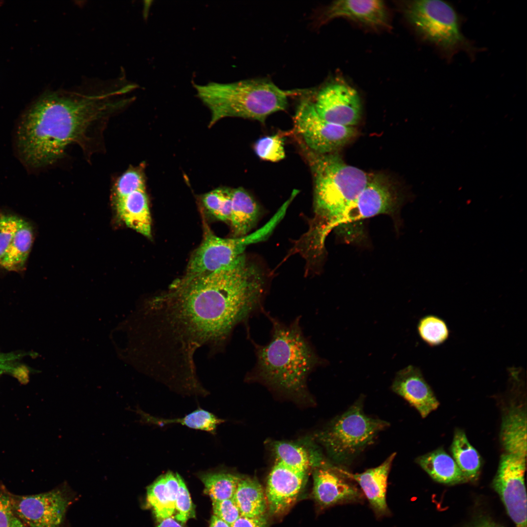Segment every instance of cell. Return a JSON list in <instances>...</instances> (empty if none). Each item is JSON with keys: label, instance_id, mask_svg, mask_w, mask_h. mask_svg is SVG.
<instances>
[{"label": "cell", "instance_id": "cell-1", "mask_svg": "<svg viewBox=\"0 0 527 527\" xmlns=\"http://www.w3.org/2000/svg\"><path fill=\"white\" fill-rule=\"evenodd\" d=\"M265 282L245 259L215 271L180 278L144 304L148 321L150 371L169 387L200 385L195 351H222L234 328L261 307Z\"/></svg>", "mask_w": 527, "mask_h": 527}, {"label": "cell", "instance_id": "cell-2", "mask_svg": "<svg viewBox=\"0 0 527 527\" xmlns=\"http://www.w3.org/2000/svg\"><path fill=\"white\" fill-rule=\"evenodd\" d=\"M135 89L122 83L106 89L46 92L22 117L17 131V146L24 164L40 168L61 158L67 148L81 144L97 122L129 103L127 95Z\"/></svg>", "mask_w": 527, "mask_h": 527}, {"label": "cell", "instance_id": "cell-3", "mask_svg": "<svg viewBox=\"0 0 527 527\" xmlns=\"http://www.w3.org/2000/svg\"><path fill=\"white\" fill-rule=\"evenodd\" d=\"M314 180V216L300 239L307 249L323 251L328 233L367 183L370 174L346 163L336 152L321 154L305 146Z\"/></svg>", "mask_w": 527, "mask_h": 527}, {"label": "cell", "instance_id": "cell-4", "mask_svg": "<svg viewBox=\"0 0 527 527\" xmlns=\"http://www.w3.org/2000/svg\"><path fill=\"white\" fill-rule=\"evenodd\" d=\"M269 317L271 339L265 345L254 344L257 361L250 376L288 393H304L309 374L326 363L304 337L298 319L286 324Z\"/></svg>", "mask_w": 527, "mask_h": 527}, {"label": "cell", "instance_id": "cell-5", "mask_svg": "<svg viewBox=\"0 0 527 527\" xmlns=\"http://www.w3.org/2000/svg\"><path fill=\"white\" fill-rule=\"evenodd\" d=\"M197 95L209 109V126L226 117H240L264 122L270 114L284 110L287 93L266 79L221 83L194 84Z\"/></svg>", "mask_w": 527, "mask_h": 527}, {"label": "cell", "instance_id": "cell-6", "mask_svg": "<svg viewBox=\"0 0 527 527\" xmlns=\"http://www.w3.org/2000/svg\"><path fill=\"white\" fill-rule=\"evenodd\" d=\"M406 15L425 41L449 61L460 51L474 58L477 52L463 34L460 15L453 5L440 0H419L406 4Z\"/></svg>", "mask_w": 527, "mask_h": 527}, {"label": "cell", "instance_id": "cell-7", "mask_svg": "<svg viewBox=\"0 0 527 527\" xmlns=\"http://www.w3.org/2000/svg\"><path fill=\"white\" fill-rule=\"evenodd\" d=\"M363 403V399H359L318 435L329 455L338 464H350L374 442L380 432L389 426L385 421L367 416Z\"/></svg>", "mask_w": 527, "mask_h": 527}, {"label": "cell", "instance_id": "cell-8", "mask_svg": "<svg viewBox=\"0 0 527 527\" xmlns=\"http://www.w3.org/2000/svg\"><path fill=\"white\" fill-rule=\"evenodd\" d=\"M280 220L272 217L258 230L245 236L222 238L206 229L204 239L192 254L182 278L188 279L226 267L244 255L246 247L264 241L273 232Z\"/></svg>", "mask_w": 527, "mask_h": 527}, {"label": "cell", "instance_id": "cell-9", "mask_svg": "<svg viewBox=\"0 0 527 527\" xmlns=\"http://www.w3.org/2000/svg\"><path fill=\"white\" fill-rule=\"evenodd\" d=\"M144 167H132L114 183L113 201L120 218L129 227L152 238L151 217L146 192Z\"/></svg>", "mask_w": 527, "mask_h": 527}, {"label": "cell", "instance_id": "cell-10", "mask_svg": "<svg viewBox=\"0 0 527 527\" xmlns=\"http://www.w3.org/2000/svg\"><path fill=\"white\" fill-rule=\"evenodd\" d=\"M296 132L303 139L305 146L321 154L335 152L355 135L353 126L336 124L322 119L309 99L302 101L294 117Z\"/></svg>", "mask_w": 527, "mask_h": 527}, {"label": "cell", "instance_id": "cell-11", "mask_svg": "<svg viewBox=\"0 0 527 527\" xmlns=\"http://www.w3.org/2000/svg\"><path fill=\"white\" fill-rule=\"evenodd\" d=\"M526 458L505 453L500 458L492 486L516 527H527Z\"/></svg>", "mask_w": 527, "mask_h": 527}, {"label": "cell", "instance_id": "cell-12", "mask_svg": "<svg viewBox=\"0 0 527 527\" xmlns=\"http://www.w3.org/2000/svg\"><path fill=\"white\" fill-rule=\"evenodd\" d=\"M398 205L392 184L382 174H371L367 184L337 221L335 228L381 214H391Z\"/></svg>", "mask_w": 527, "mask_h": 527}, {"label": "cell", "instance_id": "cell-13", "mask_svg": "<svg viewBox=\"0 0 527 527\" xmlns=\"http://www.w3.org/2000/svg\"><path fill=\"white\" fill-rule=\"evenodd\" d=\"M15 516L29 527H59L70 501L60 489L30 495L11 494Z\"/></svg>", "mask_w": 527, "mask_h": 527}, {"label": "cell", "instance_id": "cell-14", "mask_svg": "<svg viewBox=\"0 0 527 527\" xmlns=\"http://www.w3.org/2000/svg\"><path fill=\"white\" fill-rule=\"evenodd\" d=\"M314 104L322 119L334 124L353 126L361 118L359 94L345 82L336 81L323 86L318 92Z\"/></svg>", "mask_w": 527, "mask_h": 527}, {"label": "cell", "instance_id": "cell-15", "mask_svg": "<svg viewBox=\"0 0 527 527\" xmlns=\"http://www.w3.org/2000/svg\"><path fill=\"white\" fill-rule=\"evenodd\" d=\"M34 240L31 223L15 215L0 214V265L10 271L23 270Z\"/></svg>", "mask_w": 527, "mask_h": 527}, {"label": "cell", "instance_id": "cell-16", "mask_svg": "<svg viewBox=\"0 0 527 527\" xmlns=\"http://www.w3.org/2000/svg\"><path fill=\"white\" fill-rule=\"evenodd\" d=\"M345 470L325 463L315 469L313 494L323 507L360 502L364 494L345 474Z\"/></svg>", "mask_w": 527, "mask_h": 527}, {"label": "cell", "instance_id": "cell-17", "mask_svg": "<svg viewBox=\"0 0 527 527\" xmlns=\"http://www.w3.org/2000/svg\"><path fill=\"white\" fill-rule=\"evenodd\" d=\"M307 472L276 460L268 477L265 493L267 507L272 513H281L294 503Z\"/></svg>", "mask_w": 527, "mask_h": 527}, {"label": "cell", "instance_id": "cell-18", "mask_svg": "<svg viewBox=\"0 0 527 527\" xmlns=\"http://www.w3.org/2000/svg\"><path fill=\"white\" fill-rule=\"evenodd\" d=\"M391 390L414 407L422 418L435 410L439 403L421 369L409 365L397 371Z\"/></svg>", "mask_w": 527, "mask_h": 527}, {"label": "cell", "instance_id": "cell-19", "mask_svg": "<svg viewBox=\"0 0 527 527\" xmlns=\"http://www.w3.org/2000/svg\"><path fill=\"white\" fill-rule=\"evenodd\" d=\"M336 18H344L377 28L389 27L386 7L381 0H337L324 10L322 22Z\"/></svg>", "mask_w": 527, "mask_h": 527}, {"label": "cell", "instance_id": "cell-20", "mask_svg": "<svg viewBox=\"0 0 527 527\" xmlns=\"http://www.w3.org/2000/svg\"><path fill=\"white\" fill-rule=\"evenodd\" d=\"M396 453L391 454L380 466L361 473L345 471L347 476L358 483L367 499L371 507L378 517L390 513L386 500L387 482L393 461Z\"/></svg>", "mask_w": 527, "mask_h": 527}, {"label": "cell", "instance_id": "cell-21", "mask_svg": "<svg viewBox=\"0 0 527 527\" xmlns=\"http://www.w3.org/2000/svg\"><path fill=\"white\" fill-rule=\"evenodd\" d=\"M500 440L506 453L526 458L527 413L523 407L512 406L504 415Z\"/></svg>", "mask_w": 527, "mask_h": 527}, {"label": "cell", "instance_id": "cell-22", "mask_svg": "<svg viewBox=\"0 0 527 527\" xmlns=\"http://www.w3.org/2000/svg\"><path fill=\"white\" fill-rule=\"evenodd\" d=\"M180 487L178 477L171 473L162 474L147 488L146 499L157 519L172 517Z\"/></svg>", "mask_w": 527, "mask_h": 527}, {"label": "cell", "instance_id": "cell-23", "mask_svg": "<svg viewBox=\"0 0 527 527\" xmlns=\"http://www.w3.org/2000/svg\"><path fill=\"white\" fill-rule=\"evenodd\" d=\"M231 209L229 223L233 236L248 234L259 215V207L253 198L243 188L231 189Z\"/></svg>", "mask_w": 527, "mask_h": 527}, {"label": "cell", "instance_id": "cell-24", "mask_svg": "<svg viewBox=\"0 0 527 527\" xmlns=\"http://www.w3.org/2000/svg\"><path fill=\"white\" fill-rule=\"evenodd\" d=\"M416 462L433 480L440 483L454 485L467 480L453 458L443 449L419 457Z\"/></svg>", "mask_w": 527, "mask_h": 527}, {"label": "cell", "instance_id": "cell-25", "mask_svg": "<svg viewBox=\"0 0 527 527\" xmlns=\"http://www.w3.org/2000/svg\"><path fill=\"white\" fill-rule=\"evenodd\" d=\"M233 499L242 515L255 517L265 515L267 508L266 496L257 481L241 477Z\"/></svg>", "mask_w": 527, "mask_h": 527}, {"label": "cell", "instance_id": "cell-26", "mask_svg": "<svg viewBox=\"0 0 527 527\" xmlns=\"http://www.w3.org/2000/svg\"><path fill=\"white\" fill-rule=\"evenodd\" d=\"M136 412L140 416L141 422L144 424L164 426L170 424H180L190 428L201 430L215 434L218 425L225 422L213 413L201 408L182 418L163 419L154 417L137 409Z\"/></svg>", "mask_w": 527, "mask_h": 527}, {"label": "cell", "instance_id": "cell-27", "mask_svg": "<svg viewBox=\"0 0 527 527\" xmlns=\"http://www.w3.org/2000/svg\"><path fill=\"white\" fill-rule=\"evenodd\" d=\"M197 476L212 501L233 498L241 478L238 475L219 468L200 472Z\"/></svg>", "mask_w": 527, "mask_h": 527}, {"label": "cell", "instance_id": "cell-28", "mask_svg": "<svg viewBox=\"0 0 527 527\" xmlns=\"http://www.w3.org/2000/svg\"><path fill=\"white\" fill-rule=\"evenodd\" d=\"M451 451L454 460L466 479H475L481 466V457L463 431L456 430Z\"/></svg>", "mask_w": 527, "mask_h": 527}, {"label": "cell", "instance_id": "cell-29", "mask_svg": "<svg viewBox=\"0 0 527 527\" xmlns=\"http://www.w3.org/2000/svg\"><path fill=\"white\" fill-rule=\"evenodd\" d=\"M417 329L421 340L430 347L442 345L449 337L450 331L445 321L433 314L422 317L418 323Z\"/></svg>", "mask_w": 527, "mask_h": 527}, {"label": "cell", "instance_id": "cell-30", "mask_svg": "<svg viewBox=\"0 0 527 527\" xmlns=\"http://www.w3.org/2000/svg\"><path fill=\"white\" fill-rule=\"evenodd\" d=\"M276 460L293 468L307 471L310 460L307 451L302 446L290 443L277 442L273 446Z\"/></svg>", "mask_w": 527, "mask_h": 527}, {"label": "cell", "instance_id": "cell-31", "mask_svg": "<svg viewBox=\"0 0 527 527\" xmlns=\"http://www.w3.org/2000/svg\"><path fill=\"white\" fill-rule=\"evenodd\" d=\"M203 203L214 217L229 222L231 209L230 189L220 188L206 193L203 197Z\"/></svg>", "mask_w": 527, "mask_h": 527}, {"label": "cell", "instance_id": "cell-32", "mask_svg": "<svg viewBox=\"0 0 527 527\" xmlns=\"http://www.w3.org/2000/svg\"><path fill=\"white\" fill-rule=\"evenodd\" d=\"M254 149L257 155L264 160L275 162L285 157L284 139L278 134L260 138Z\"/></svg>", "mask_w": 527, "mask_h": 527}, {"label": "cell", "instance_id": "cell-33", "mask_svg": "<svg viewBox=\"0 0 527 527\" xmlns=\"http://www.w3.org/2000/svg\"><path fill=\"white\" fill-rule=\"evenodd\" d=\"M175 518L177 521L185 523L188 519L195 517L194 505L185 483L181 477L180 487L175 504Z\"/></svg>", "mask_w": 527, "mask_h": 527}, {"label": "cell", "instance_id": "cell-34", "mask_svg": "<svg viewBox=\"0 0 527 527\" xmlns=\"http://www.w3.org/2000/svg\"><path fill=\"white\" fill-rule=\"evenodd\" d=\"M214 515L231 526L242 515L233 498L212 501Z\"/></svg>", "mask_w": 527, "mask_h": 527}, {"label": "cell", "instance_id": "cell-35", "mask_svg": "<svg viewBox=\"0 0 527 527\" xmlns=\"http://www.w3.org/2000/svg\"><path fill=\"white\" fill-rule=\"evenodd\" d=\"M15 516L11 493L0 485V527H10Z\"/></svg>", "mask_w": 527, "mask_h": 527}, {"label": "cell", "instance_id": "cell-36", "mask_svg": "<svg viewBox=\"0 0 527 527\" xmlns=\"http://www.w3.org/2000/svg\"><path fill=\"white\" fill-rule=\"evenodd\" d=\"M267 523L265 515L255 517L241 515L231 527H266Z\"/></svg>", "mask_w": 527, "mask_h": 527}, {"label": "cell", "instance_id": "cell-37", "mask_svg": "<svg viewBox=\"0 0 527 527\" xmlns=\"http://www.w3.org/2000/svg\"><path fill=\"white\" fill-rule=\"evenodd\" d=\"M466 527H503L487 518H482L476 520L474 522Z\"/></svg>", "mask_w": 527, "mask_h": 527}, {"label": "cell", "instance_id": "cell-38", "mask_svg": "<svg viewBox=\"0 0 527 527\" xmlns=\"http://www.w3.org/2000/svg\"><path fill=\"white\" fill-rule=\"evenodd\" d=\"M157 527H185L172 517L163 519L159 522Z\"/></svg>", "mask_w": 527, "mask_h": 527}, {"label": "cell", "instance_id": "cell-39", "mask_svg": "<svg viewBox=\"0 0 527 527\" xmlns=\"http://www.w3.org/2000/svg\"><path fill=\"white\" fill-rule=\"evenodd\" d=\"M209 527H231V526L216 516L213 515L211 518Z\"/></svg>", "mask_w": 527, "mask_h": 527}, {"label": "cell", "instance_id": "cell-40", "mask_svg": "<svg viewBox=\"0 0 527 527\" xmlns=\"http://www.w3.org/2000/svg\"><path fill=\"white\" fill-rule=\"evenodd\" d=\"M10 527H27V526L15 516L12 520Z\"/></svg>", "mask_w": 527, "mask_h": 527}, {"label": "cell", "instance_id": "cell-41", "mask_svg": "<svg viewBox=\"0 0 527 527\" xmlns=\"http://www.w3.org/2000/svg\"><path fill=\"white\" fill-rule=\"evenodd\" d=\"M5 372H10V371L8 369L0 366V376Z\"/></svg>", "mask_w": 527, "mask_h": 527}]
</instances>
